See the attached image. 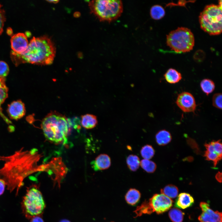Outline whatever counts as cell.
I'll use <instances>...</instances> for the list:
<instances>
[{
    "mask_svg": "<svg viewBox=\"0 0 222 222\" xmlns=\"http://www.w3.org/2000/svg\"><path fill=\"white\" fill-rule=\"evenodd\" d=\"M6 78H0V116L8 124L11 123V121L2 113V105L8 96V89L6 84Z\"/></svg>",
    "mask_w": 222,
    "mask_h": 222,
    "instance_id": "obj_14",
    "label": "cell"
},
{
    "mask_svg": "<svg viewBox=\"0 0 222 222\" xmlns=\"http://www.w3.org/2000/svg\"><path fill=\"white\" fill-rule=\"evenodd\" d=\"M56 53V47L51 40L44 35L33 37L24 52L18 54L12 51L10 56L16 66L25 63L48 65L53 63Z\"/></svg>",
    "mask_w": 222,
    "mask_h": 222,
    "instance_id": "obj_2",
    "label": "cell"
},
{
    "mask_svg": "<svg viewBox=\"0 0 222 222\" xmlns=\"http://www.w3.org/2000/svg\"><path fill=\"white\" fill-rule=\"evenodd\" d=\"M176 103L181 109L184 112H193L196 108L195 100L190 93L183 92L179 94Z\"/></svg>",
    "mask_w": 222,
    "mask_h": 222,
    "instance_id": "obj_9",
    "label": "cell"
},
{
    "mask_svg": "<svg viewBox=\"0 0 222 222\" xmlns=\"http://www.w3.org/2000/svg\"><path fill=\"white\" fill-rule=\"evenodd\" d=\"M211 143L213 146L215 152L222 158V145L220 140L213 141Z\"/></svg>",
    "mask_w": 222,
    "mask_h": 222,
    "instance_id": "obj_30",
    "label": "cell"
},
{
    "mask_svg": "<svg viewBox=\"0 0 222 222\" xmlns=\"http://www.w3.org/2000/svg\"><path fill=\"white\" fill-rule=\"evenodd\" d=\"M82 126L86 129H91L96 127L98 124L97 117L93 114H86L81 117Z\"/></svg>",
    "mask_w": 222,
    "mask_h": 222,
    "instance_id": "obj_16",
    "label": "cell"
},
{
    "mask_svg": "<svg viewBox=\"0 0 222 222\" xmlns=\"http://www.w3.org/2000/svg\"><path fill=\"white\" fill-rule=\"evenodd\" d=\"M204 156L207 160L213 162L214 167L216 166L219 161L221 159L215 151H208L206 150Z\"/></svg>",
    "mask_w": 222,
    "mask_h": 222,
    "instance_id": "obj_27",
    "label": "cell"
},
{
    "mask_svg": "<svg viewBox=\"0 0 222 222\" xmlns=\"http://www.w3.org/2000/svg\"><path fill=\"white\" fill-rule=\"evenodd\" d=\"M126 162L129 168L133 171H136L140 165V159L137 156L135 155L131 154L128 156Z\"/></svg>",
    "mask_w": 222,
    "mask_h": 222,
    "instance_id": "obj_20",
    "label": "cell"
},
{
    "mask_svg": "<svg viewBox=\"0 0 222 222\" xmlns=\"http://www.w3.org/2000/svg\"><path fill=\"white\" fill-rule=\"evenodd\" d=\"M222 97L221 93H216L213 95L212 98L213 106L220 109H222Z\"/></svg>",
    "mask_w": 222,
    "mask_h": 222,
    "instance_id": "obj_28",
    "label": "cell"
},
{
    "mask_svg": "<svg viewBox=\"0 0 222 222\" xmlns=\"http://www.w3.org/2000/svg\"><path fill=\"white\" fill-rule=\"evenodd\" d=\"M23 213L28 219L41 216L46 205L42 194L37 187L27 188L22 203Z\"/></svg>",
    "mask_w": 222,
    "mask_h": 222,
    "instance_id": "obj_6",
    "label": "cell"
},
{
    "mask_svg": "<svg viewBox=\"0 0 222 222\" xmlns=\"http://www.w3.org/2000/svg\"><path fill=\"white\" fill-rule=\"evenodd\" d=\"M41 128L45 138L55 143H59L66 138L69 131L67 119L56 111L48 113L43 119Z\"/></svg>",
    "mask_w": 222,
    "mask_h": 222,
    "instance_id": "obj_3",
    "label": "cell"
},
{
    "mask_svg": "<svg viewBox=\"0 0 222 222\" xmlns=\"http://www.w3.org/2000/svg\"><path fill=\"white\" fill-rule=\"evenodd\" d=\"M202 212L198 218L200 222H222V213L214 211L209 207L207 203L202 202L200 203Z\"/></svg>",
    "mask_w": 222,
    "mask_h": 222,
    "instance_id": "obj_10",
    "label": "cell"
},
{
    "mask_svg": "<svg viewBox=\"0 0 222 222\" xmlns=\"http://www.w3.org/2000/svg\"><path fill=\"white\" fill-rule=\"evenodd\" d=\"M151 17L155 20H159L163 18L165 15V11L164 8L159 5L152 6L150 11Z\"/></svg>",
    "mask_w": 222,
    "mask_h": 222,
    "instance_id": "obj_21",
    "label": "cell"
},
{
    "mask_svg": "<svg viewBox=\"0 0 222 222\" xmlns=\"http://www.w3.org/2000/svg\"><path fill=\"white\" fill-rule=\"evenodd\" d=\"M164 76L166 81L170 84L177 83L182 79L181 74L176 70L172 68L168 70Z\"/></svg>",
    "mask_w": 222,
    "mask_h": 222,
    "instance_id": "obj_17",
    "label": "cell"
},
{
    "mask_svg": "<svg viewBox=\"0 0 222 222\" xmlns=\"http://www.w3.org/2000/svg\"><path fill=\"white\" fill-rule=\"evenodd\" d=\"M144 203L146 207L148 214L154 212L160 214L169 210L173 205V201L161 193L154 194L148 202Z\"/></svg>",
    "mask_w": 222,
    "mask_h": 222,
    "instance_id": "obj_8",
    "label": "cell"
},
{
    "mask_svg": "<svg viewBox=\"0 0 222 222\" xmlns=\"http://www.w3.org/2000/svg\"><path fill=\"white\" fill-rule=\"evenodd\" d=\"M171 138L170 133L165 130L159 131L155 135L156 142L160 146H164L168 144L171 142Z\"/></svg>",
    "mask_w": 222,
    "mask_h": 222,
    "instance_id": "obj_18",
    "label": "cell"
},
{
    "mask_svg": "<svg viewBox=\"0 0 222 222\" xmlns=\"http://www.w3.org/2000/svg\"><path fill=\"white\" fill-rule=\"evenodd\" d=\"M30 222H44V221L41 216H38L31 218Z\"/></svg>",
    "mask_w": 222,
    "mask_h": 222,
    "instance_id": "obj_33",
    "label": "cell"
},
{
    "mask_svg": "<svg viewBox=\"0 0 222 222\" xmlns=\"http://www.w3.org/2000/svg\"><path fill=\"white\" fill-rule=\"evenodd\" d=\"M91 12L101 21L110 22L120 17L123 11L120 0H92L88 2Z\"/></svg>",
    "mask_w": 222,
    "mask_h": 222,
    "instance_id": "obj_4",
    "label": "cell"
},
{
    "mask_svg": "<svg viewBox=\"0 0 222 222\" xmlns=\"http://www.w3.org/2000/svg\"><path fill=\"white\" fill-rule=\"evenodd\" d=\"M169 216L173 222H182L184 213L179 209L173 208L169 212Z\"/></svg>",
    "mask_w": 222,
    "mask_h": 222,
    "instance_id": "obj_24",
    "label": "cell"
},
{
    "mask_svg": "<svg viewBox=\"0 0 222 222\" xmlns=\"http://www.w3.org/2000/svg\"><path fill=\"white\" fill-rule=\"evenodd\" d=\"M111 164L110 158L106 154H100L92 162V166L96 171L107 169L110 167Z\"/></svg>",
    "mask_w": 222,
    "mask_h": 222,
    "instance_id": "obj_13",
    "label": "cell"
},
{
    "mask_svg": "<svg viewBox=\"0 0 222 222\" xmlns=\"http://www.w3.org/2000/svg\"><path fill=\"white\" fill-rule=\"evenodd\" d=\"M222 7L219 5L206 6L199 16L201 29L210 35L220 34L222 32Z\"/></svg>",
    "mask_w": 222,
    "mask_h": 222,
    "instance_id": "obj_5",
    "label": "cell"
},
{
    "mask_svg": "<svg viewBox=\"0 0 222 222\" xmlns=\"http://www.w3.org/2000/svg\"><path fill=\"white\" fill-rule=\"evenodd\" d=\"M59 1V0H47V2L50 3H56Z\"/></svg>",
    "mask_w": 222,
    "mask_h": 222,
    "instance_id": "obj_35",
    "label": "cell"
},
{
    "mask_svg": "<svg viewBox=\"0 0 222 222\" xmlns=\"http://www.w3.org/2000/svg\"><path fill=\"white\" fill-rule=\"evenodd\" d=\"M194 43L193 33L186 27H178L166 35L167 45L177 53L189 51L193 49Z\"/></svg>",
    "mask_w": 222,
    "mask_h": 222,
    "instance_id": "obj_7",
    "label": "cell"
},
{
    "mask_svg": "<svg viewBox=\"0 0 222 222\" xmlns=\"http://www.w3.org/2000/svg\"><path fill=\"white\" fill-rule=\"evenodd\" d=\"M40 158L35 149L27 150L22 148L10 155H0V161L4 162L0 169V178L5 181L8 190L11 192L16 189L17 193L26 178L41 170V167L38 165Z\"/></svg>",
    "mask_w": 222,
    "mask_h": 222,
    "instance_id": "obj_1",
    "label": "cell"
},
{
    "mask_svg": "<svg viewBox=\"0 0 222 222\" xmlns=\"http://www.w3.org/2000/svg\"><path fill=\"white\" fill-rule=\"evenodd\" d=\"M6 186L5 181L2 179L0 178V196L3 193Z\"/></svg>",
    "mask_w": 222,
    "mask_h": 222,
    "instance_id": "obj_32",
    "label": "cell"
},
{
    "mask_svg": "<svg viewBox=\"0 0 222 222\" xmlns=\"http://www.w3.org/2000/svg\"><path fill=\"white\" fill-rule=\"evenodd\" d=\"M194 203L193 197L189 194L183 192L178 196L175 206L177 208L184 209L191 206Z\"/></svg>",
    "mask_w": 222,
    "mask_h": 222,
    "instance_id": "obj_15",
    "label": "cell"
},
{
    "mask_svg": "<svg viewBox=\"0 0 222 222\" xmlns=\"http://www.w3.org/2000/svg\"><path fill=\"white\" fill-rule=\"evenodd\" d=\"M141 194L138 190L135 189L131 188L126 194L125 199L129 204L133 205L138 203Z\"/></svg>",
    "mask_w": 222,
    "mask_h": 222,
    "instance_id": "obj_19",
    "label": "cell"
},
{
    "mask_svg": "<svg viewBox=\"0 0 222 222\" xmlns=\"http://www.w3.org/2000/svg\"><path fill=\"white\" fill-rule=\"evenodd\" d=\"M200 86L202 91L207 95L212 92L215 88V84L211 79H204L200 83Z\"/></svg>",
    "mask_w": 222,
    "mask_h": 222,
    "instance_id": "obj_22",
    "label": "cell"
},
{
    "mask_svg": "<svg viewBox=\"0 0 222 222\" xmlns=\"http://www.w3.org/2000/svg\"><path fill=\"white\" fill-rule=\"evenodd\" d=\"M9 71V68L7 64L3 61H0V78H5Z\"/></svg>",
    "mask_w": 222,
    "mask_h": 222,
    "instance_id": "obj_29",
    "label": "cell"
},
{
    "mask_svg": "<svg viewBox=\"0 0 222 222\" xmlns=\"http://www.w3.org/2000/svg\"><path fill=\"white\" fill-rule=\"evenodd\" d=\"M10 43L12 51L18 54L24 52L29 44L27 36L21 33L13 35L10 39Z\"/></svg>",
    "mask_w": 222,
    "mask_h": 222,
    "instance_id": "obj_11",
    "label": "cell"
},
{
    "mask_svg": "<svg viewBox=\"0 0 222 222\" xmlns=\"http://www.w3.org/2000/svg\"><path fill=\"white\" fill-rule=\"evenodd\" d=\"M61 222H69L67 220H63Z\"/></svg>",
    "mask_w": 222,
    "mask_h": 222,
    "instance_id": "obj_36",
    "label": "cell"
},
{
    "mask_svg": "<svg viewBox=\"0 0 222 222\" xmlns=\"http://www.w3.org/2000/svg\"><path fill=\"white\" fill-rule=\"evenodd\" d=\"M0 4V35L3 31V27L6 20L5 13Z\"/></svg>",
    "mask_w": 222,
    "mask_h": 222,
    "instance_id": "obj_31",
    "label": "cell"
},
{
    "mask_svg": "<svg viewBox=\"0 0 222 222\" xmlns=\"http://www.w3.org/2000/svg\"><path fill=\"white\" fill-rule=\"evenodd\" d=\"M155 151L153 147L149 145L143 146L140 150L141 156L144 159L150 160L154 156Z\"/></svg>",
    "mask_w": 222,
    "mask_h": 222,
    "instance_id": "obj_26",
    "label": "cell"
},
{
    "mask_svg": "<svg viewBox=\"0 0 222 222\" xmlns=\"http://www.w3.org/2000/svg\"><path fill=\"white\" fill-rule=\"evenodd\" d=\"M178 187L175 186L171 184L166 186L161 190V193L170 199L176 197L178 195Z\"/></svg>",
    "mask_w": 222,
    "mask_h": 222,
    "instance_id": "obj_23",
    "label": "cell"
},
{
    "mask_svg": "<svg viewBox=\"0 0 222 222\" xmlns=\"http://www.w3.org/2000/svg\"><path fill=\"white\" fill-rule=\"evenodd\" d=\"M7 111L11 119L18 120L23 117L25 114L24 104L20 100L14 101L8 105Z\"/></svg>",
    "mask_w": 222,
    "mask_h": 222,
    "instance_id": "obj_12",
    "label": "cell"
},
{
    "mask_svg": "<svg viewBox=\"0 0 222 222\" xmlns=\"http://www.w3.org/2000/svg\"><path fill=\"white\" fill-rule=\"evenodd\" d=\"M140 165L147 172L153 173L156 168V165L153 161L149 159H143L140 161Z\"/></svg>",
    "mask_w": 222,
    "mask_h": 222,
    "instance_id": "obj_25",
    "label": "cell"
},
{
    "mask_svg": "<svg viewBox=\"0 0 222 222\" xmlns=\"http://www.w3.org/2000/svg\"><path fill=\"white\" fill-rule=\"evenodd\" d=\"M216 179L220 183H221L222 181V173L220 172H218L215 176Z\"/></svg>",
    "mask_w": 222,
    "mask_h": 222,
    "instance_id": "obj_34",
    "label": "cell"
}]
</instances>
